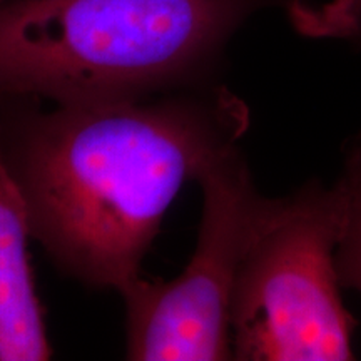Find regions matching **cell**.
I'll use <instances>...</instances> for the list:
<instances>
[{
  "label": "cell",
  "instance_id": "1",
  "mask_svg": "<svg viewBox=\"0 0 361 361\" xmlns=\"http://www.w3.org/2000/svg\"><path fill=\"white\" fill-rule=\"evenodd\" d=\"M250 107L216 82L137 101L0 112L30 238L84 286L123 295L188 180L239 146Z\"/></svg>",
  "mask_w": 361,
  "mask_h": 361
},
{
  "label": "cell",
  "instance_id": "2",
  "mask_svg": "<svg viewBox=\"0 0 361 361\" xmlns=\"http://www.w3.org/2000/svg\"><path fill=\"white\" fill-rule=\"evenodd\" d=\"M291 2L11 0L0 6V96L87 106L214 82L238 30Z\"/></svg>",
  "mask_w": 361,
  "mask_h": 361
},
{
  "label": "cell",
  "instance_id": "3",
  "mask_svg": "<svg viewBox=\"0 0 361 361\" xmlns=\"http://www.w3.org/2000/svg\"><path fill=\"white\" fill-rule=\"evenodd\" d=\"M340 188L308 180L273 197L239 269L231 353L239 361L353 360L355 318L336 269Z\"/></svg>",
  "mask_w": 361,
  "mask_h": 361
},
{
  "label": "cell",
  "instance_id": "4",
  "mask_svg": "<svg viewBox=\"0 0 361 361\" xmlns=\"http://www.w3.org/2000/svg\"><path fill=\"white\" fill-rule=\"evenodd\" d=\"M197 183L202 214L196 250L186 268L171 281L137 279L121 295L128 360H233V293L273 197L259 192L239 146L214 161Z\"/></svg>",
  "mask_w": 361,
  "mask_h": 361
},
{
  "label": "cell",
  "instance_id": "5",
  "mask_svg": "<svg viewBox=\"0 0 361 361\" xmlns=\"http://www.w3.org/2000/svg\"><path fill=\"white\" fill-rule=\"evenodd\" d=\"M29 211L0 142V361L52 358L27 255Z\"/></svg>",
  "mask_w": 361,
  "mask_h": 361
},
{
  "label": "cell",
  "instance_id": "6",
  "mask_svg": "<svg viewBox=\"0 0 361 361\" xmlns=\"http://www.w3.org/2000/svg\"><path fill=\"white\" fill-rule=\"evenodd\" d=\"M343 201L341 233L336 250V269L343 290L361 295V137L351 139L343 154L336 179Z\"/></svg>",
  "mask_w": 361,
  "mask_h": 361
},
{
  "label": "cell",
  "instance_id": "7",
  "mask_svg": "<svg viewBox=\"0 0 361 361\" xmlns=\"http://www.w3.org/2000/svg\"><path fill=\"white\" fill-rule=\"evenodd\" d=\"M7 2H11V0H0V6H4V4H7Z\"/></svg>",
  "mask_w": 361,
  "mask_h": 361
}]
</instances>
